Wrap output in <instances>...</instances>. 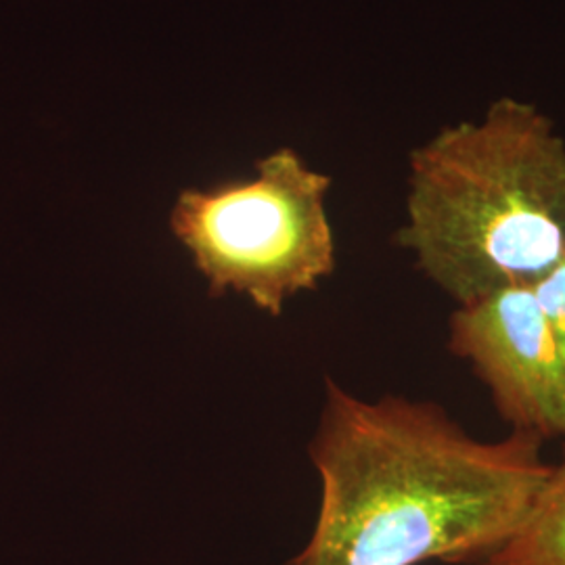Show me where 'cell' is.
<instances>
[{
    "label": "cell",
    "instance_id": "cell-6",
    "mask_svg": "<svg viewBox=\"0 0 565 565\" xmlns=\"http://www.w3.org/2000/svg\"><path fill=\"white\" fill-rule=\"evenodd\" d=\"M532 291L565 354V252L539 281L532 282Z\"/></svg>",
    "mask_w": 565,
    "mask_h": 565
},
{
    "label": "cell",
    "instance_id": "cell-3",
    "mask_svg": "<svg viewBox=\"0 0 565 565\" xmlns=\"http://www.w3.org/2000/svg\"><path fill=\"white\" fill-rule=\"evenodd\" d=\"M329 184L296 151L281 149L258 163L254 181L182 191L170 224L212 296L245 294L279 317L287 298L317 289L335 268Z\"/></svg>",
    "mask_w": 565,
    "mask_h": 565
},
{
    "label": "cell",
    "instance_id": "cell-1",
    "mask_svg": "<svg viewBox=\"0 0 565 565\" xmlns=\"http://www.w3.org/2000/svg\"><path fill=\"white\" fill-rule=\"evenodd\" d=\"M543 440H480L431 401L366 403L327 377L310 443L323 497L287 565L480 564L522 524L551 465Z\"/></svg>",
    "mask_w": 565,
    "mask_h": 565
},
{
    "label": "cell",
    "instance_id": "cell-4",
    "mask_svg": "<svg viewBox=\"0 0 565 565\" xmlns=\"http://www.w3.org/2000/svg\"><path fill=\"white\" fill-rule=\"evenodd\" d=\"M448 350L471 364L511 431L565 438V354L532 282L457 306Z\"/></svg>",
    "mask_w": 565,
    "mask_h": 565
},
{
    "label": "cell",
    "instance_id": "cell-5",
    "mask_svg": "<svg viewBox=\"0 0 565 565\" xmlns=\"http://www.w3.org/2000/svg\"><path fill=\"white\" fill-rule=\"evenodd\" d=\"M478 565H565V450L505 545Z\"/></svg>",
    "mask_w": 565,
    "mask_h": 565
},
{
    "label": "cell",
    "instance_id": "cell-2",
    "mask_svg": "<svg viewBox=\"0 0 565 565\" xmlns=\"http://www.w3.org/2000/svg\"><path fill=\"white\" fill-rule=\"evenodd\" d=\"M396 242L457 306L539 281L565 252V139L501 97L411 153Z\"/></svg>",
    "mask_w": 565,
    "mask_h": 565
}]
</instances>
